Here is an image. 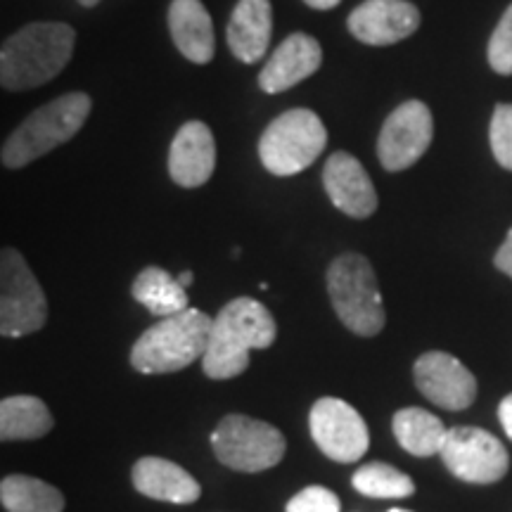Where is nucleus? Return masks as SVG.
<instances>
[{
	"label": "nucleus",
	"instance_id": "f257e3e1",
	"mask_svg": "<svg viewBox=\"0 0 512 512\" xmlns=\"http://www.w3.org/2000/svg\"><path fill=\"white\" fill-rule=\"evenodd\" d=\"M278 337L273 313L252 297L228 302L214 318L207 354L202 358L204 375L211 380H233L249 366V351L268 349Z\"/></svg>",
	"mask_w": 512,
	"mask_h": 512
},
{
	"label": "nucleus",
	"instance_id": "f03ea898",
	"mask_svg": "<svg viewBox=\"0 0 512 512\" xmlns=\"http://www.w3.org/2000/svg\"><path fill=\"white\" fill-rule=\"evenodd\" d=\"M76 31L64 22H34L12 34L0 50L5 91H27L53 81L72 60Z\"/></svg>",
	"mask_w": 512,
	"mask_h": 512
},
{
	"label": "nucleus",
	"instance_id": "7ed1b4c3",
	"mask_svg": "<svg viewBox=\"0 0 512 512\" xmlns=\"http://www.w3.org/2000/svg\"><path fill=\"white\" fill-rule=\"evenodd\" d=\"M214 318L200 309H185L159 318L131 349V366L143 375H166L202 361L209 347Z\"/></svg>",
	"mask_w": 512,
	"mask_h": 512
},
{
	"label": "nucleus",
	"instance_id": "20e7f679",
	"mask_svg": "<svg viewBox=\"0 0 512 512\" xmlns=\"http://www.w3.org/2000/svg\"><path fill=\"white\" fill-rule=\"evenodd\" d=\"M93 102L86 93L74 91L60 95L48 105L38 107L19 124L3 145V164L8 169H22L55 147L69 143L86 124Z\"/></svg>",
	"mask_w": 512,
	"mask_h": 512
},
{
	"label": "nucleus",
	"instance_id": "39448f33",
	"mask_svg": "<svg viewBox=\"0 0 512 512\" xmlns=\"http://www.w3.org/2000/svg\"><path fill=\"white\" fill-rule=\"evenodd\" d=\"M328 294L332 309L354 335H380L387 313L375 268L366 256L356 252L337 256L328 268Z\"/></svg>",
	"mask_w": 512,
	"mask_h": 512
},
{
	"label": "nucleus",
	"instance_id": "423d86ee",
	"mask_svg": "<svg viewBox=\"0 0 512 512\" xmlns=\"http://www.w3.org/2000/svg\"><path fill=\"white\" fill-rule=\"evenodd\" d=\"M328 145V131L316 112L297 110L275 117L259 140V159L273 176L302 174Z\"/></svg>",
	"mask_w": 512,
	"mask_h": 512
},
{
	"label": "nucleus",
	"instance_id": "0eeeda50",
	"mask_svg": "<svg viewBox=\"0 0 512 512\" xmlns=\"http://www.w3.org/2000/svg\"><path fill=\"white\" fill-rule=\"evenodd\" d=\"M216 458L230 470L264 472L283 460L287 441L278 427L249 415H226L211 434Z\"/></svg>",
	"mask_w": 512,
	"mask_h": 512
},
{
	"label": "nucleus",
	"instance_id": "6e6552de",
	"mask_svg": "<svg viewBox=\"0 0 512 512\" xmlns=\"http://www.w3.org/2000/svg\"><path fill=\"white\" fill-rule=\"evenodd\" d=\"M48 320V299L24 256L5 247L0 254V335L27 337Z\"/></svg>",
	"mask_w": 512,
	"mask_h": 512
},
{
	"label": "nucleus",
	"instance_id": "1a4fd4ad",
	"mask_svg": "<svg viewBox=\"0 0 512 512\" xmlns=\"http://www.w3.org/2000/svg\"><path fill=\"white\" fill-rule=\"evenodd\" d=\"M439 456L453 477L470 484L501 482L510 467L503 441L479 427H451Z\"/></svg>",
	"mask_w": 512,
	"mask_h": 512
},
{
	"label": "nucleus",
	"instance_id": "9d476101",
	"mask_svg": "<svg viewBox=\"0 0 512 512\" xmlns=\"http://www.w3.org/2000/svg\"><path fill=\"white\" fill-rule=\"evenodd\" d=\"M309 427L323 456L335 463H356L366 456L370 432L366 420L351 403L335 399V396H323L313 403Z\"/></svg>",
	"mask_w": 512,
	"mask_h": 512
},
{
	"label": "nucleus",
	"instance_id": "9b49d317",
	"mask_svg": "<svg viewBox=\"0 0 512 512\" xmlns=\"http://www.w3.org/2000/svg\"><path fill=\"white\" fill-rule=\"evenodd\" d=\"M434 136L432 112L425 102L408 100L384 119L377 138V159L387 171L411 169L430 150Z\"/></svg>",
	"mask_w": 512,
	"mask_h": 512
},
{
	"label": "nucleus",
	"instance_id": "f8f14e48",
	"mask_svg": "<svg viewBox=\"0 0 512 512\" xmlns=\"http://www.w3.org/2000/svg\"><path fill=\"white\" fill-rule=\"evenodd\" d=\"M413 377L420 394L446 411H465L477 399L475 375L446 351L422 354L413 366Z\"/></svg>",
	"mask_w": 512,
	"mask_h": 512
},
{
	"label": "nucleus",
	"instance_id": "ddd939ff",
	"mask_svg": "<svg viewBox=\"0 0 512 512\" xmlns=\"http://www.w3.org/2000/svg\"><path fill=\"white\" fill-rule=\"evenodd\" d=\"M347 27L366 46H394L420 27V10L408 0H366L351 12Z\"/></svg>",
	"mask_w": 512,
	"mask_h": 512
},
{
	"label": "nucleus",
	"instance_id": "4468645a",
	"mask_svg": "<svg viewBox=\"0 0 512 512\" xmlns=\"http://www.w3.org/2000/svg\"><path fill=\"white\" fill-rule=\"evenodd\" d=\"M323 185L330 202L351 216V219H368L377 211V192L368 171L349 152H335L325 162Z\"/></svg>",
	"mask_w": 512,
	"mask_h": 512
},
{
	"label": "nucleus",
	"instance_id": "2eb2a0df",
	"mask_svg": "<svg viewBox=\"0 0 512 512\" xmlns=\"http://www.w3.org/2000/svg\"><path fill=\"white\" fill-rule=\"evenodd\" d=\"M323 64V48L316 38L309 34H297L287 36L275 53L268 57L259 74V88L268 95L285 93L290 88L309 79L320 69Z\"/></svg>",
	"mask_w": 512,
	"mask_h": 512
},
{
	"label": "nucleus",
	"instance_id": "dca6fc26",
	"mask_svg": "<svg viewBox=\"0 0 512 512\" xmlns=\"http://www.w3.org/2000/svg\"><path fill=\"white\" fill-rule=\"evenodd\" d=\"M216 169V143L204 121H188L178 128L169 147V176L181 188H200Z\"/></svg>",
	"mask_w": 512,
	"mask_h": 512
},
{
	"label": "nucleus",
	"instance_id": "f3484780",
	"mask_svg": "<svg viewBox=\"0 0 512 512\" xmlns=\"http://www.w3.org/2000/svg\"><path fill=\"white\" fill-rule=\"evenodd\" d=\"M131 479L138 494L155 498V501L188 505L195 503L197 498L202 496L200 482H197L188 470H183L181 465L171 463V460L166 458H140L138 463L133 465Z\"/></svg>",
	"mask_w": 512,
	"mask_h": 512
},
{
	"label": "nucleus",
	"instance_id": "a211bd4d",
	"mask_svg": "<svg viewBox=\"0 0 512 512\" xmlns=\"http://www.w3.org/2000/svg\"><path fill=\"white\" fill-rule=\"evenodd\" d=\"M273 34L271 0H238L230 15L226 41L240 62L254 64L268 53Z\"/></svg>",
	"mask_w": 512,
	"mask_h": 512
},
{
	"label": "nucleus",
	"instance_id": "6ab92c4d",
	"mask_svg": "<svg viewBox=\"0 0 512 512\" xmlns=\"http://www.w3.org/2000/svg\"><path fill=\"white\" fill-rule=\"evenodd\" d=\"M166 22L174 46L185 60L195 64L211 62L216 53L214 24L202 0H171Z\"/></svg>",
	"mask_w": 512,
	"mask_h": 512
},
{
	"label": "nucleus",
	"instance_id": "aec40b11",
	"mask_svg": "<svg viewBox=\"0 0 512 512\" xmlns=\"http://www.w3.org/2000/svg\"><path fill=\"white\" fill-rule=\"evenodd\" d=\"M131 297L157 318H169L190 309L185 287L159 266H147L136 275L131 285Z\"/></svg>",
	"mask_w": 512,
	"mask_h": 512
},
{
	"label": "nucleus",
	"instance_id": "412c9836",
	"mask_svg": "<svg viewBox=\"0 0 512 512\" xmlns=\"http://www.w3.org/2000/svg\"><path fill=\"white\" fill-rule=\"evenodd\" d=\"M53 430V415L38 396H8L0 401V439L29 441L41 439Z\"/></svg>",
	"mask_w": 512,
	"mask_h": 512
},
{
	"label": "nucleus",
	"instance_id": "4be33fe9",
	"mask_svg": "<svg viewBox=\"0 0 512 512\" xmlns=\"http://www.w3.org/2000/svg\"><path fill=\"white\" fill-rule=\"evenodd\" d=\"M394 437L403 451L415 458L439 456L446 439V427L425 408H401L392 420Z\"/></svg>",
	"mask_w": 512,
	"mask_h": 512
},
{
	"label": "nucleus",
	"instance_id": "5701e85b",
	"mask_svg": "<svg viewBox=\"0 0 512 512\" xmlns=\"http://www.w3.org/2000/svg\"><path fill=\"white\" fill-rule=\"evenodd\" d=\"M0 503L8 512H62L64 496L53 484L29 475H8L0 482Z\"/></svg>",
	"mask_w": 512,
	"mask_h": 512
},
{
	"label": "nucleus",
	"instance_id": "b1692460",
	"mask_svg": "<svg viewBox=\"0 0 512 512\" xmlns=\"http://www.w3.org/2000/svg\"><path fill=\"white\" fill-rule=\"evenodd\" d=\"M351 484L358 494L370 498H408L415 494L413 479L389 463H368L358 467Z\"/></svg>",
	"mask_w": 512,
	"mask_h": 512
},
{
	"label": "nucleus",
	"instance_id": "393cba45",
	"mask_svg": "<svg viewBox=\"0 0 512 512\" xmlns=\"http://www.w3.org/2000/svg\"><path fill=\"white\" fill-rule=\"evenodd\" d=\"M489 143L496 162L512 171V105H496L491 117Z\"/></svg>",
	"mask_w": 512,
	"mask_h": 512
},
{
	"label": "nucleus",
	"instance_id": "a878e982",
	"mask_svg": "<svg viewBox=\"0 0 512 512\" xmlns=\"http://www.w3.org/2000/svg\"><path fill=\"white\" fill-rule=\"evenodd\" d=\"M489 64L496 74L512 76V5L503 12L501 22L489 41Z\"/></svg>",
	"mask_w": 512,
	"mask_h": 512
},
{
	"label": "nucleus",
	"instance_id": "bb28decb",
	"mask_svg": "<svg viewBox=\"0 0 512 512\" xmlns=\"http://www.w3.org/2000/svg\"><path fill=\"white\" fill-rule=\"evenodd\" d=\"M285 512H339V498L325 486H306L287 501Z\"/></svg>",
	"mask_w": 512,
	"mask_h": 512
},
{
	"label": "nucleus",
	"instance_id": "cd10ccee",
	"mask_svg": "<svg viewBox=\"0 0 512 512\" xmlns=\"http://www.w3.org/2000/svg\"><path fill=\"white\" fill-rule=\"evenodd\" d=\"M494 264H496L498 271L508 275V278H512V228H510L508 238L503 240V245L498 247V252H496V259H494Z\"/></svg>",
	"mask_w": 512,
	"mask_h": 512
},
{
	"label": "nucleus",
	"instance_id": "c85d7f7f",
	"mask_svg": "<svg viewBox=\"0 0 512 512\" xmlns=\"http://www.w3.org/2000/svg\"><path fill=\"white\" fill-rule=\"evenodd\" d=\"M498 420H501L505 437L512 441V394L505 396V399L501 401V406H498Z\"/></svg>",
	"mask_w": 512,
	"mask_h": 512
},
{
	"label": "nucleus",
	"instance_id": "c756f323",
	"mask_svg": "<svg viewBox=\"0 0 512 512\" xmlns=\"http://www.w3.org/2000/svg\"><path fill=\"white\" fill-rule=\"evenodd\" d=\"M304 3L313 10H332V8H337L342 0H304Z\"/></svg>",
	"mask_w": 512,
	"mask_h": 512
},
{
	"label": "nucleus",
	"instance_id": "7c9ffc66",
	"mask_svg": "<svg viewBox=\"0 0 512 512\" xmlns=\"http://www.w3.org/2000/svg\"><path fill=\"white\" fill-rule=\"evenodd\" d=\"M192 280H195V273L192 271H183L181 275H178V283H181L183 287H190Z\"/></svg>",
	"mask_w": 512,
	"mask_h": 512
},
{
	"label": "nucleus",
	"instance_id": "2f4dec72",
	"mask_svg": "<svg viewBox=\"0 0 512 512\" xmlns=\"http://www.w3.org/2000/svg\"><path fill=\"white\" fill-rule=\"evenodd\" d=\"M76 3L83 5V8H95V5H98L100 0H76Z\"/></svg>",
	"mask_w": 512,
	"mask_h": 512
},
{
	"label": "nucleus",
	"instance_id": "473e14b6",
	"mask_svg": "<svg viewBox=\"0 0 512 512\" xmlns=\"http://www.w3.org/2000/svg\"><path fill=\"white\" fill-rule=\"evenodd\" d=\"M389 512H411V510H401V508H392Z\"/></svg>",
	"mask_w": 512,
	"mask_h": 512
}]
</instances>
